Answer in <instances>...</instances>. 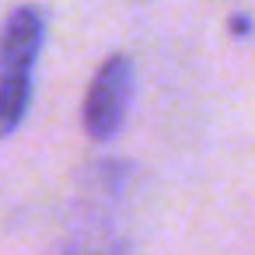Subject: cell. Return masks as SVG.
Returning <instances> with one entry per match:
<instances>
[{
    "label": "cell",
    "instance_id": "obj_1",
    "mask_svg": "<svg viewBox=\"0 0 255 255\" xmlns=\"http://www.w3.org/2000/svg\"><path fill=\"white\" fill-rule=\"evenodd\" d=\"M46 42V18L39 7H18L0 35V136H11L32 105V77Z\"/></svg>",
    "mask_w": 255,
    "mask_h": 255
},
{
    "label": "cell",
    "instance_id": "obj_2",
    "mask_svg": "<svg viewBox=\"0 0 255 255\" xmlns=\"http://www.w3.org/2000/svg\"><path fill=\"white\" fill-rule=\"evenodd\" d=\"M133 91H136L133 60L126 53H112L84 91V109H81L84 133L98 143H109L112 136H119L133 105Z\"/></svg>",
    "mask_w": 255,
    "mask_h": 255
},
{
    "label": "cell",
    "instance_id": "obj_3",
    "mask_svg": "<svg viewBox=\"0 0 255 255\" xmlns=\"http://www.w3.org/2000/svg\"><path fill=\"white\" fill-rule=\"evenodd\" d=\"M227 28H231V35L245 39V35H252V18H248V14H234V18L227 21Z\"/></svg>",
    "mask_w": 255,
    "mask_h": 255
}]
</instances>
